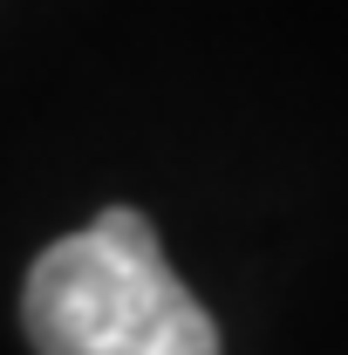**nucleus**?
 <instances>
[{
	"instance_id": "1",
	"label": "nucleus",
	"mask_w": 348,
	"mask_h": 355,
	"mask_svg": "<svg viewBox=\"0 0 348 355\" xmlns=\"http://www.w3.org/2000/svg\"><path fill=\"white\" fill-rule=\"evenodd\" d=\"M21 321L35 355H218L212 314L130 205H110L35 260Z\"/></svg>"
}]
</instances>
